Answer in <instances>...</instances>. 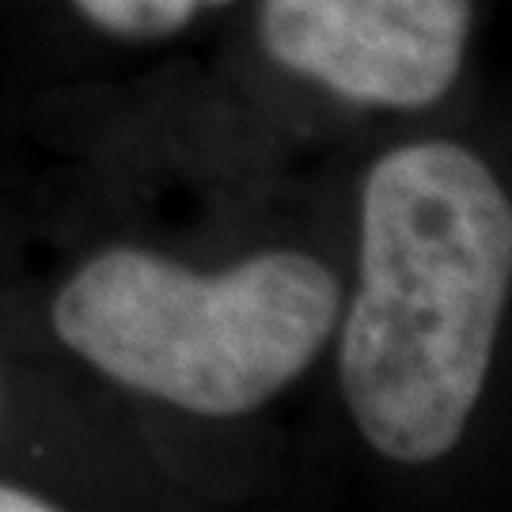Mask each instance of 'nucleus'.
Wrapping results in <instances>:
<instances>
[{"label":"nucleus","mask_w":512,"mask_h":512,"mask_svg":"<svg viewBox=\"0 0 512 512\" xmlns=\"http://www.w3.org/2000/svg\"><path fill=\"white\" fill-rule=\"evenodd\" d=\"M512 285V205L456 141H414L368 167L361 274L338 334L357 433L391 463L448 456L494 365Z\"/></svg>","instance_id":"f257e3e1"},{"label":"nucleus","mask_w":512,"mask_h":512,"mask_svg":"<svg viewBox=\"0 0 512 512\" xmlns=\"http://www.w3.org/2000/svg\"><path fill=\"white\" fill-rule=\"evenodd\" d=\"M50 509H57L50 497L0 482V512H50Z\"/></svg>","instance_id":"39448f33"},{"label":"nucleus","mask_w":512,"mask_h":512,"mask_svg":"<svg viewBox=\"0 0 512 512\" xmlns=\"http://www.w3.org/2000/svg\"><path fill=\"white\" fill-rule=\"evenodd\" d=\"M232 0H73V8L95 31L122 42H156L179 35L198 16Z\"/></svg>","instance_id":"20e7f679"},{"label":"nucleus","mask_w":512,"mask_h":512,"mask_svg":"<svg viewBox=\"0 0 512 512\" xmlns=\"http://www.w3.org/2000/svg\"><path fill=\"white\" fill-rule=\"evenodd\" d=\"M342 319V285L304 251H262L198 274L107 247L54 300V330L107 380L198 414L239 418L293 387Z\"/></svg>","instance_id":"f03ea898"},{"label":"nucleus","mask_w":512,"mask_h":512,"mask_svg":"<svg viewBox=\"0 0 512 512\" xmlns=\"http://www.w3.org/2000/svg\"><path fill=\"white\" fill-rule=\"evenodd\" d=\"M258 35L281 69L338 99L421 110L459 80L471 0H262Z\"/></svg>","instance_id":"7ed1b4c3"}]
</instances>
